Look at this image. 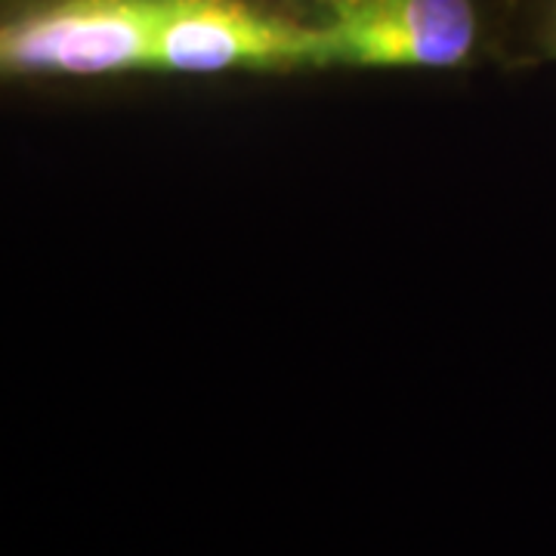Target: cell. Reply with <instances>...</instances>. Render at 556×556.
Here are the masks:
<instances>
[{"label": "cell", "mask_w": 556, "mask_h": 556, "mask_svg": "<svg viewBox=\"0 0 556 556\" xmlns=\"http://www.w3.org/2000/svg\"><path fill=\"white\" fill-rule=\"evenodd\" d=\"M325 65L455 68L479 38L473 0H362L328 16Z\"/></svg>", "instance_id": "cell-3"}, {"label": "cell", "mask_w": 556, "mask_h": 556, "mask_svg": "<svg viewBox=\"0 0 556 556\" xmlns=\"http://www.w3.org/2000/svg\"><path fill=\"white\" fill-rule=\"evenodd\" d=\"M313 3H318L321 10H328V16H334V13H343V10L356 7L362 0H313Z\"/></svg>", "instance_id": "cell-4"}, {"label": "cell", "mask_w": 556, "mask_h": 556, "mask_svg": "<svg viewBox=\"0 0 556 556\" xmlns=\"http://www.w3.org/2000/svg\"><path fill=\"white\" fill-rule=\"evenodd\" d=\"M325 65L321 25H300L248 0H167L152 72L223 75Z\"/></svg>", "instance_id": "cell-2"}, {"label": "cell", "mask_w": 556, "mask_h": 556, "mask_svg": "<svg viewBox=\"0 0 556 556\" xmlns=\"http://www.w3.org/2000/svg\"><path fill=\"white\" fill-rule=\"evenodd\" d=\"M167 0H56L7 22L0 68L16 78H105L152 72Z\"/></svg>", "instance_id": "cell-1"}]
</instances>
